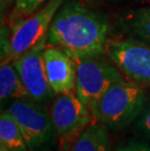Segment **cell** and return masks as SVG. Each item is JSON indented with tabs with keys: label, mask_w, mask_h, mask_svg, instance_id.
Returning a JSON list of instances; mask_svg holds the SVG:
<instances>
[{
	"label": "cell",
	"mask_w": 150,
	"mask_h": 151,
	"mask_svg": "<svg viewBox=\"0 0 150 151\" xmlns=\"http://www.w3.org/2000/svg\"><path fill=\"white\" fill-rule=\"evenodd\" d=\"M109 22L89 9L81 0H65L56 13L47 33V45H54L73 60L105 54Z\"/></svg>",
	"instance_id": "6da1fadb"
},
{
	"label": "cell",
	"mask_w": 150,
	"mask_h": 151,
	"mask_svg": "<svg viewBox=\"0 0 150 151\" xmlns=\"http://www.w3.org/2000/svg\"><path fill=\"white\" fill-rule=\"evenodd\" d=\"M145 93L141 85L132 80L116 82L91 108L97 122L111 130H122L135 121L144 108Z\"/></svg>",
	"instance_id": "7a4b0ae2"
},
{
	"label": "cell",
	"mask_w": 150,
	"mask_h": 151,
	"mask_svg": "<svg viewBox=\"0 0 150 151\" xmlns=\"http://www.w3.org/2000/svg\"><path fill=\"white\" fill-rule=\"evenodd\" d=\"M74 63L76 95L90 109L111 86L125 78L115 63L103 59L101 55L74 60Z\"/></svg>",
	"instance_id": "3957f363"
},
{
	"label": "cell",
	"mask_w": 150,
	"mask_h": 151,
	"mask_svg": "<svg viewBox=\"0 0 150 151\" xmlns=\"http://www.w3.org/2000/svg\"><path fill=\"white\" fill-rule=\"evenodd\" d=\"M6 110L20 126L28 150L46 148L54 142L57 134L51 114L41 102L31 99H17Z\"/></svg>",
	"instance_id": "277c9868"
},
{
	"label": "cell",
	"mask_w": 150,
	"mask_h": 151,
	"mask_svg": "<svg viewBox=\"0 0 150 151\" xmlns=\"http://www.w3.org/2000/svg\"><path fill=\"white\" fill-rule=\"evenodd\" d=\"M50 114L60 147L67 150L85 128L95 120L91 109L76 93L56 95Z\"/></svg>",
	"instance_id": "5b68a950"
},
{
	"label": "cell",
	"mask_w": 150,
	"mask_h": 151,
	"mask_svg": "<svg viewBox=\"0 0 150 151\" xmlns=\"http://www.w3.org/2000/svg\"><path fill=\"white\" fill-rule=\"evenodd\" d=\"M105 54L130 80L150 88V45L127 38L108 39Z\"/></svg>",
	"instance_id": "8992f818"
},
{
	"label": "cell",
	"mask_w": 150,
	"mask_h": 151,
	"mask_svg": "<svg viewBox=\"0 0 150 151\" xmlns=\"http://www.w3.org/2000/svg\"><path fill=\"white\" fill-rule=\"evenodd\" d=\"M65 2V0H49L29 17L19 22L12 29L10 50L1 63H11L46 37L56 13Z\"/></svg>",
	"instance_id": "52a82bcc"
},
{
	"label": "cell",
	"mask_w": 150,
	"mask_h": 151,
	"mask_svg": "<svg viewBox=\"0 0 150 151\" xmlns=\"http://www.w3.org/2000/svg\"><path fill=\"white\" fill-rule=\"evenodd\" d=\"M46 45L47 36L11 62L17 69L29 99L39 102L49 101L56 95L48 82L44 65L43 51Z\"/></svg>",
	"instance_id": "ba28073f"
},
{
	"label": "cell",
	"mask_w": 150,
	"mask_h": 151,
	"mask_svg": "<svg viewBox=\"0 0 150 151\" xmlns=\"http://www.w3.org/2000/svg\"><path fill=\"white\" fill-rule=\"evenodd\" d=\"M43 60L48 82L56 95L76 93V67L74 60L54 45H46Z\"/></svg>",
	"instance_id": "9c48e42d"
},
{
	"label": "cell",
	"mask_w": 150,
	"mask_h": 151,
	"mask_svg": "<svg viewBox=\"0 0 150 151\" xmlns=\"http://www.w3.org/2000/svg\"><path fill=\"white\" fill-rule=\"evenodd\" d=\"M116 25L123 38L150 45V7L122 13L117 19Z\"/></svg>",
	"instance_id": "30bf717a"
},
{
	"label": "cell",
	"mask_w": 150,
	"mask_h": 151,
	"mask_svg": "<svg viewBox=\"0 0 150 151\" xmlns=\"http://www.w3.org/2000/svg\"><path fill=\"white\" fill-rule=\"evenodd\" d=\"M68 151H111L108 128L94 120L77 137Z\"/></svg>",
	"instance_id": "8fae6325"
},
{
	"label": "cell",
	"mask_w": 150,
	"mask_h": 151,
	"mask_svg": "<svg viewBox=\"0 0 150 151\" xmlns=\"http://www.w3.org/2000/svg\"><path fill=\"white\" fill-rule=\"evenodd\" d=\"M29 99L20 75L12 63H1L0 66V99L1 104L10 99Z\"/></svg>",
	"instance_id": "7c38bea8"
},
{
	"label": "cell",
	"mask_w": 150,
	"mask_h": 151,
	"mask_svg": "<svg viewBox=\"0 0 150 151\" xmlns=\"http://www.w3.org/2000/svg\"><path fill=\"white\" fill-rule=\"evenodd\" d=\"M0 144L10 151H28L23 132L7 110L0 116Z\"/></svg>",
	"instance_id": "4fadbf2b"
},
{
	"label": "cell",
	"mask_w": 150,
	"mask_h": 151,
	"mask_svg": "<svg viewBox=\"0 0 150 151\" xmlns=\"http://www.w3.org/2000/svg\"><path fill=\"white\" fill-rule=\"evenodd\" d=\"M49 0H15L13 9L5 24L13 29L19 22L29 17Z\"/></svg>",
	"instance_id": "5bb4252c"
},
{
	"label": "cell",
	"mask_w": 150,
	"mask_h": 151,
	"mask_svg": "<svg viewBox=\"0 0 150 151\" xmlns=\"http://www.w3.org/2000/svg\"><path fill=\"white\" fill-rule=\"evenodd\" d=\"M139 120L136 122V129H138L143 136L150 139V104L143 108L141 113L138 117Z\"/></svg>",
	"instance_id": "9a60e30c"
},
{
	"label": "cell",
	"mask_w": 150,
	"mask_h": 151,
	"mask_svg": "<svg viewBox=\"0 0 150 151\" xmlns=\"http://www.w3.org/2000/svg\"><path fill=\"white\" fill-rule=\"evenodd\" d=\"M116 151H150V145L147 143L131 141V142L118 147Z\"/></svg>",
	"instance_id": "2e32d148"
},
{
	"label": "cell",
	"mask_w": 150,
	"mask_h": 151,
	"mask_svg": "<svg viewBox=\"0 0 150 151\" xmlns=\"http://www.w3.org/2000/svg\"><path fill=\"white\" fill-rule=\"evenodd\" d=\"M15 2V0H0V9H1V17L3 19L4 13L7 11V9Z\"/></svg>",
	"instance_id": "e0dca14e"
},
{
	"label": "cell",
	"mask_w": 150,
	"mask_h": 151,
	"mask_svg": "<svg viewBox=\"0 0 150 151\" xmlns=\"http://www.w3.org/2000/svg\"><path fill=\"white\" fill-rule=\"evenodd\" d=\"M0 151H10L8 148H6L5 146H3V145H0Z\"/></svg>",
	"instance_id": "ac0fdd59"
},
{
	"label": "cell",
	"mask_w": 150,
	"mask_h": 151,
	"mask_svg": "<svg viewBox=\"0 0 150 151\" xmlns=\"http://www.w3.org/2000/svg\"><path fill=\"white\" fill-rule=\"evenodd\" d=\"M89 1H95V2H98V1H109V0H89Z\"/></svg>",
	"instance_id": "d6986e66"
}]
</instances>
